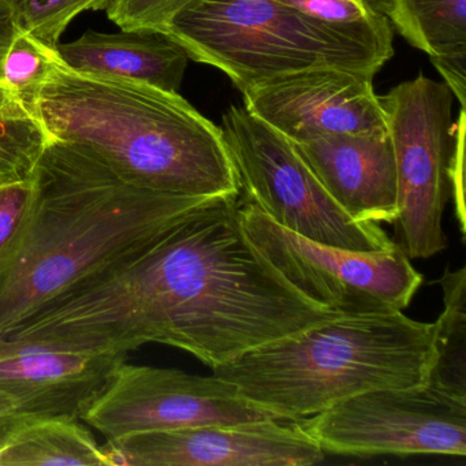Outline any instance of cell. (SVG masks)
Masks as SVG:
<instances>
[{"label":"cell","mask_w":466,"mask_h":466,"mask_svg":"<svg viewBox=\"0 0 466 466\" xmlns=\"http://www.w3.org/2000/svg\"><path fill=\"white\" fill-rule=\"evenodd\" d=\"M390 24L430 56L465 108L466 0H391Z\"/></svg>","instance_id":"2e32d148"},{"label":"cell","mask_w":466,"mask_h":466,"mask_svg":"<svg viewBox=\"0 0 466 466\" xmlns=\"http://www.w3.org/2000/svg\"><path fill=\"white\" fill-rule=\"evenodd\" d=\"M444 308L435 321V362L428 383L466 400V268L450 271L436 280Z\"/></svg>","instance_id":"ac0fdd59"},{"label":"cell","mask_w":466,"mask_h":466,"mask_svg":"<svg viewBox=\"0 0 466 466\" xmlns=\"http://www.w3.org/2000/svg\"><path fill=\"white\" fill-rule=\"evenodd\" d=\"M433 362L435 323L397 310L321 321L212 373L275 419L299 421L362 392L425 384Z\"/></svg>","instance_id":"277c9868"},{"label":"cell","mask_w":466,"mask_h":466,"mask_svg":"<svg viewBox=\"0 0 466 466\" xmlns=\"http://www.w3.org/2000/svg\"><path fill=\"white\" fill-rule=\"evenodd\" d=\"M122 354L64 350L0 339V392L18 406V417L83 419L102 394Z\"/></svg>","instance_id":"4fadbf2b"},{"label":"cell","mask_w":466,"mask_h":466,"mask_svg":"<svg viewBox=\"0 0 466 466\" xmlns=\"http://www.w3.org/2000/svg\"><path fill=\"white\" fill-rule=\"evenodd\" d=\"M56 50L73 72L140 81L167 92H178L189 61L185 48L159 29L86 31Z\"/></svg>","instance_id":"9a60e30c"},{"label":"cell","mask_w":466,"mask_h":466,"mask_svg":"<svg viewBox=\"0 0 466 466\" xmlns=\"http://www.w3.org/2000/svg\"><path fill=\"white\" fill-rule=\"evenodd\" d=\"M32 178L31 228L0 269V339L51 299L218 200L127 184L88 149L53 137Z\"/></svg>","instance_id":"7a4b0ae2"},{"label":"cell","mask_w":466,"mask_h":466,"mask_svg":"<svg viewBox=\"0 0 466 466\" xmlns=\"http://www.w3.org/2000/svg\"><path fill=\"white\" fill-rule=\"evenodd\" d=\"M275 419L225 379L122 361L83 419L106 438Z\"/></svg>","instance_id":"30bf717a"},{"label":"cell","mask_w":466,"mask_h":466,"mask_svg":"<svg viewBox=\"0 0 466 466\" xmlns=\"http://www.w3.org/2000/svg\"><path fill=\"white\" fill-rule=\"evenodd\" d=\"M362 4L367 5L370 9L375 10L379 15H389L390 4L391 0H361ZM389 20V18H387Z\"/></svg>","instance_id":"4316f807"},{"label":"cell","mask_w":466,"mask_h":466,"mask_svg":"<svg viewBox=\"0 0 466 466\" xmlns=\"http://www.w3.org/2000/svg\"><path fill=\"white\" fill-rule=\"evenodd\" d=\"M28 106L51 137L88 149L127 184L168 195H241L222 129L178 92L62 64Z\"/></svg>","instance_id":"3957f363"},{"label":"cell","mask_w":466,"mask_h":466,"mask_svg":"<svg viewBox=\"0 0 466 466\" xmlns=\"http://www.w3.org/2000/svg\"><path fill=\"white\" fill-rule=\"evenodd\" d=\"M299 424L332 454L466 455V400L428 381L362 392Z\"/></svg>","instance_id":"9c48e42d"},{"label":"cell","mask_w":466,"mask_h":466,"mask_svg":"<svg viewBox=\"0 0 466 466\" xmlns=\"http://www.w3.org/2000/svg\"><path fill=\"white\" fill-rule=\"evenodd\" d=\"M238 217L253 247L290 285L340 315L403 310L424 280L398 244L383 252L319 244L272 222L242 195Z\"/></svg>","instance_id":"ba28073f"},{"label":"cell","mask_w":466,"mask_h":466,"mask_svg":"<svg viewBox=\"0 0 466 466\" xmlns=\"http://www.w3.org/2000/svg\"><path fill=\"white\" fill-rule=\"evenodd\" d=\"M267 419L107 439L111 466H308L324 451L299 421Z\"/></svg>","instance_id":"8fae6325"},{"label":"cell","mask_w":466,"mask_h":466,"mask_svg":"<svg viewBox=\"0 0 466 466\" xmlns=\"http://www.w3.org/2000/svg\"><path fill=\"white\" fill-rule=\"evenodd\" d=\"M397 171L398 247L409 258H428L447 248L443 212L451 193L457 141L452 92L419 75L379 96Z\"/></svg>","instance_id":"52a82bcc"},{"label":"cell","mask_w":466,"mask_h":466,"mask_svg":"<svg viewBox=\"0 0 466 466\" xmlns=\"http://www.w3.org/2000/svg\"><path fill=\"white\" fill-rule=\"evenodd\" d=\"M46 465L111 466V461L75 417H18L0 424V466Z\"/></svg>","instance_id":"e0dca14e"},{"label":"cell","mask_w":466,"mask_h":466,"mask_svg":"<svg viewBox=\"0 0 466 466\" xmlns=\"http://www.w3.org/2000/svg\"><path fill=\"white\" fill-rule=\"evenodd\" d=\"M238 198L192 212L51 299L4 339L122 356L160 343L217 368L343 316L299 293L253 247L239 222Z\"/></svg>","instance_id":"6da1fadb"},{"label":"cell","mask_w":466,"mask_h":466,"mask_svg":"<svg viewBox=\"0 0 466 466\" xmlns=\"http://www.w3.org/2000/svg\"><path fill=\"white\" fill-rule=\"evenodd\" d=\"M35 198L36 190L32 176L0 184V269L17 253L28 234Z\"/></svg>","instance_id":"603a6c76"},{"label":"cell","mask_w":466,"mask_h":466,"mask_svg":"<svg viewBox=\"0 0 466 466\" xmlns=\"http://www.w3.org/2000/svg\"><path fill=\"white\" fill-rule=\"evenodd\" d=\"M220 129L241 195L272 222L310 241L354 252H383L397 244L376 223L349 217L293 144L244 106H230Z\"/></svg>","instance_id":"8992f818"},{"label":"cell","mask_w":466,"mask_h":466,"mask_svg":"<svg viewBox=\"0 0 466 466\" xmlns=\"http://www.w3.org/2000/svg\"><path fill=\"white\" fill-rule=\"evenodd\" d=\"M50 138L25 100L0 81V184L29 178Z\"/></svg>","instance_id":"ffe728a7"},{"label":"cell","mask_w":466,"mask_h":466,"mask_svg":"<svg viewBox=\"0 0 466 466\" xmlns=\"http://www.w3.org/2000/svg\"><path fill=\"white\" fill-rule=\"evenodd\" d=\"M18 416V406L9 395L0 392V424L15 419Z\"/></svg>","instance_id":"484cf974"},{"label":"cell","mask_w":466,"mask_h":466,"mask_svg":"<svg viewBox=\"0 0 466 466\" xmlns=\"http://www.w3.org/2000/svg\"><path fill=\"white\" fill-rule=\"evenodd\" d=\"M291 7L340 39L367 48L383 59H391V24L386 15L362 4L361 0H275Z\"/></svg>","instance_id":"d6986e66"},{"label":"cell","mask_w":466,"mask_h":466,"mask_svg":"<svg viewBox=\"0 0 466 466\" xmlns=\"http://www.w3.org/2000/svg\"><path fill=\"white\" fill-rule=\"evenodd\" d=\"M293 147L349 217L394 225L397 171L389 133L335 135Z\"/></svg>","instance_id":"5bb4252c"},{"label":"cell","mask_w":466,"mask_h":466,"mask_svg":"<svg viewBox=\"0 0 466 466\" xmlns=\"http://www.w3.org/2000/svg\"><path fill=\"white\" fill-rule=\"evenodd\" d=\"M18 28L50 47L56 48L62 35L81 13L107 10L111 0H12Z\"/></svg>","instance_id":"7402d4cb"},{"label":"cell","mask_w":466,"mask_h":466,"mask_svg":"<svg viewBox=\"0 0 466 466\" xmlns=\"http://www.w3.org/2000/svg\"><path fill=\"white\" fill-rule=\"evenodd\" d=\"M20 32L12 0H0V81H2V65L5 56L15 40V35Z\"/></svg>","instance_id":"d4e9b609"},{"label":"cell","mask_w":466,"mask_h":466,"mask_svg":"<svg viewBox=\"0 0 466 466\" xmlns=\"http://www.w3.org/2000/svg\"><path fill=\"white\" fill-rule=\"evenodd\" d=\"M373 76L342 67H313L241 91L244 107L290 143L335 135L387 132Z\"/></svg>","instance_id":"7c38bea8"},{"label":"cell","mask_w":466,"mask_h":466,"mask_svg":"<svg viewBox=\"0 0 466 466\" xmlns=\"http://www.w3.org/2000/svg\"><path fill=\"white\" fill-rule=\"evenodd\" d=\"M159 31L244 91L279 76L342 67L375 77L386 62L275 0H192Z\"/></svg>","instance_id":"5b68a950"},{"label":"cell","mask_w":466,"mask_h":466,"mask_svg":"<svg viewBox=\"0 0 466 466\" xmlns=\"http://www.w3.org/2000/svg\"><path fill=\"white\" fill-rule=\"evenodd\" d=\"M192 0H111L107 17L122 31L162 29Z\"/></svg>","instance_id":"cb8c5ba5"},{"label":"cell","mask_w":466,"mask_h":466,"mask_svg":"<svg viewBox=\"0 0 466 466\" xmlns=\"http://www.w3.org/2000/svg\"><path fill=\"white\" fill-rule=\"evenodd\" d=\"M62 64L56 48L20 29L5 56L2 81L29 105L40 86Z\"/></svg>","instance_id":"44dd1931"}]
</instances>
